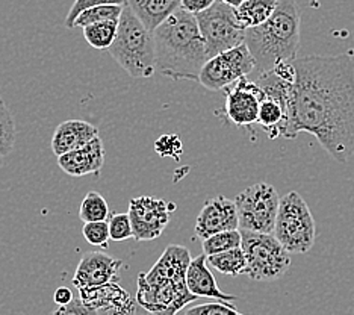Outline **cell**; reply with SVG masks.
<instances>
[{
    "instance_id": "6da1fadb",
    "label": "cell",
    "mask_w": 354,
    "mask_h": 315,
    "mask_svg": "<svg viewBox=\"0 0 354 315\" xmlns=\"http://www.w3.org/2000/svg\"><path fill=\"white\" fill-rule=\"evenodd\" d=\"M295 80L283 138L315 136L337 163L354 155V62L348 55L303 56L292 61Z\"/></svg>"
},
{
    "instance_id": "7a4b0ae2",
    "label": "cell",
    "mask_w": 354,
    "mask_h": 315,
    "mask_svg": "<svg viewBox=\"0 0 354 315\" xmlns=\"http://www.w3.org/2000/svg\"><path fill=\"white\" fill-rule=\"evenodd\" d=\"M156 48V70L174 80H196L209 61L205 38L196 15L176 10L153 32Z\"/></svg>"
},
{
    "instance_id": "3957f363",
    "label": "cell",
    "mask_w": 354,
    "mask_h": 315,
    "mask_svg": "<svg viewBox=\"0 0 354 315\" xmlns=\"http://www.w3.org/2000/svg\"><path fill=\"white\" fill-rule=\"evenodd\" d=\"M187 247L171 244L160 255L149 273L138 274L136 302L153 315H176L188 303L197 300L187 285L191 264Z\"/></svg>"
},
{
    "instance_id": "277c9868",
    "label": "cell",
    "mask_w": 354,
    "mask_h": 315,
    "mask_svg": "<svg viewBox=\"0 0 354 315\" xmlns=\"http://www.w3.org/2000/svg\"><path fill=\"white\" fill-rule=\"evenodd\" d=\"M301 14L295 0H279L274 14L268 21L245 32V44L250 51L256 69L262 75L280 62L297 60L300 46Z\"/></svg>"
},
{
    "instance_id": "5b68a950",
    "label": "cell",
    "mask_w": 354,
    "mask_h": 315,
    "mask_svg": "<svg viewBox=\"0 0 354 315\" xmlns=\"http://www.w3.org/2000/svg\"><path fill=\"white\" fill-rule=\"evenodd\" d=\"M108 52L118 66L132 78L146 79L155 75V37L127 5L118 21L115 42Z\"/></svg>"
},
{
    "instance_id": "8992f818",
    "label": "cell",
    "mask_w": 354,
    "mask_h": 315,
    "mask_svg": "<svg viewBox=\"0 0 354 315\" xmlns=\"http://www.w3.org/2000/svg\"><path fill=\"white\" fill-rule=\"evenodd\" d=\"M289 253L304 255L317 241V224L306 200L297 191L280 199V208L272 232Z\"/></svg>"
},
{
    "instance_id": "52a82bcc",
    "label": "cell",
    "mask_w": 354,
    "mask_h": 315,
    "mask_svg": "<svg viewBox=\"0 0 354 315\" xmlns=\"http://www.w3.org/2000/svg\"><path fill=\"white\" fill-rule=\"evenodd\" d=\"M247 270L245 274L253 280H277L291 267V253L280 244L272 233H256L241 231Z\"/></svg>"
},
{
    "instance_id": "ba28073f",
    "label": "cell",
    "mask_w": 354,
    "mask_h": 315,
    "mask_svg": "<svg viewBox=\"0 0 354 315\" xmlns=\"http://www.w3.org/2000/svg\"><path fill=\"white\" fill-rule=\"evenodd\" d=\"M235 205L239 217V231L272 233L280 208L277 190L267 182H257L241 191Z\"/></svg>"
},
{
    "instance_id": "9c48e42d",
    "label": "cell",
    "mask_w": 354,
    "mask_h": 315,
    "mask_svg": "<svg viewBox=\"0 0 354 315\" xmlns=\"http://www.w3.org/2000/svg\"><path fill=\"white\" fill-rule=\"evenodd\" d=\"M205 38L209 60L245 43L247 29L236 17L235 8L216 2L207 11L196 15Z\"/></svg>"
},
{
    "instance_id": "30bf717a",
    "label": "cell",
    "mask_w": 354,
    "mask_h": 315,
    "mask_svg": "<svg viewBox=\"0 0 354 315\" xmlns=\"http://www.w3.org/2000/svg\"><path fill=\"white\" fill-rule=\"evenodd\" d=\"M254 69L256 64L253 56L244 43L209 60L200 71L198 82L206 90L224 91L230 85L238 82L239 79L248 78Z\"/></svg>"
},
{
    "instance_id": "8fae6325",
    "label": "cell",
    "mask_w": 354,
    "mask_h": 315,
    "mask_svg": "<svg viewBox=\"0 0 354 315\" xmlns=\"http://www.w3.org/2000/svg\"><path fill=\"white\" fill-rule=\"evenodd\" d=\"M174 204H167L162 199L151 196H140L129 201V217H131L133 240L153 241L162 235V232L171 220Z\"/></svg>"
},
{
    "instance_id": "7c38bea8",
    "label": "cell",
    "mask_w": 354,
    "mask_h": 315,
    "mask_svg": "<svg viewBox=\"0 0 354 315\" xmlns=\"http://www.w3.org/2000/svg\"><path fill=\"white\" fill-rule=\"evenodd\" d=\"M226 103L224 112L229 121L235 126H252L257 123L261 102L265 99V93L254 80L243 78L238 82L224 90Z\"/></svg>"
},
{
    "instance_id": "4fadbf2b",
    "label": "cell",
    "mask_w": 354,
    "mask_h": 315,
    "mask_svg": "<svg viewBox=\"0 0 354 315\" xmlns=\"http://www.w3.org/2000/svg\"><path fill=\"white\" fill-rule=\"evenodd\" d=\"M196 235L206 240L216 233L227 231H239V217L235 200L216 196L205 201L196 220Z\"/></svg>"
},
{
    "instance_id": "5bb4252c",
    "label": "cell",
    "mask_w": 354,
    "mask_h": 315,
    "mask_svg": "<svg viewBox=\"0 0 354 315\" xmlns=\"http://www.w3.org/2000/svg\"><path fill=\"white\" fill-rule=\"evenodd\" d=\"M123 261L103 252H88L82 256L73 276L77 289H91L117 282Z\"/></svg>"
},
{
    "instance_id": "9a60e30c",
    "label": "cell",
    "mask_w": 354,
    "mask_h": 315,
    "mask_svg": "<svg viewBox=\"0 0 354 315\" xmlns=\"http://www.w3.org/2000/svg\"><path fill=\"white\" fill-rule=\"evenodd\" d=\"M104 145L99 138L88 143L84 147L67 153V155L58 158V165L64 173L68 176H86L99 173L104 164Z\"/></svg>"
},
{
    "instance_id": "2e32d148",
    "label": "cell",
    "mask_w": 354,
    "mask_h": 315,
    "mask_svg": "<svg viewBox=\"0 0 354 315\" xmlns=\"http://www.w3.org/2000/svg\"><path fill=\"white\" fill-rule=\"evenodd\" d=\"M99 136V129L84 120H67L55 129L52 150L56 158L84 147Z\"/></svg>"
},
{
    "instance_id": "e0dca14e",
    "label": "cell",
    "mask_w": 354,
    "mask_h": 315,
    "mask_svg": "<svg viewBox=\"0 0 354 315\" xmlns=\"http://www.w3.org/2000/svg\"><path fill=\"white\" fill-rule=\"evenodd\" d=\"M187 285L191 294L197 297L215 298L216 302L224 303L236 302L235 296L223 293L220 287L216 285L214 274L209 270V265L206 262V255H200L191 261L187 273Z\"/></svg>"
},
{
    "instance_id": "ac0fdd59",
    "label": "cell",
    "mask_w": 354,
    "mask_h": 315,
    "mask_svg": "<svg viewBox=\"0 0 354 315\" xmlns=\"http://www.w3.org/2000/svg\"><path fill=\"white\" fill-rule=\"evenodd\" d=\"M126 5L144 26L155 32L176 10H179L182 0H127Z\"/></svg>"
},
{
    "instance_id": "d6986e66",
    "label": "cell",
    "mask_w": 354,
    "mask_h": 315,
    "mask_svg": "<svg viewBox=\"0 0 354 315\" xmlns=\"http://www.w3.org/2000/svg\"><path fill=\"white\" fill-rule=\"evenodd\" d=\"M82 302L93 306V308H106V306H120V308L131 309V297L123 288H120L115 282L99 288L79 289Z\"/></svg>"
},
{
    "instance_id": "ffe728a7",
    "label": "cell",
    "mask_w": 354,
    "mask_h": 315,
    "mask_svg": "<svg viewBox=\"0 0 354 315\" xmlns=\"http://www.w3.org/2000/svg\"><path fill=\"white\" fill-rule=\"evenodd\" d=\"M279 0H244L236 8V17L245 29L261 26L271 19L277 8Z\"/></svg>"
},
{
    "instance_id": "44dd1931",
    "label": "cell",
    "mask_w": 354,
    "mask_h": 315,
    "mask_svg": "<svg viewBox=\"0 0 354 315\" xmlns=\"http://www.w3.org/2000/svg\"><path fill=\"white\" fill-rule=\"evenodd\" d=\"M206 262L209 267L223 274H227V276H239V274H245L247 270V260L243 247L220 255L206 256Z\"/></svg>"
},
{
    "instance_id": "7402d4cb",
    "label": "cell",
    "mask_w": 354,
    "mask_h": 315,
    "mask_svg": "<svg viewBox=\"0 0 354 315\" xmlns=\"http://www.w3.org/2000/svg\"><path fill=\"white\" fill-rule=\"evenodd\" d=\"M120 20H109L102 23H94L84 28V38L91 47L97 51H109L114 44Z\"/></svg>"
},
{
    "instance_id": "603a6c76",
    "label": "cell",
    "mask_w": 354,
    "mask_h": 315,
    "mask_svg": "<svg viewBox=\"0 0 354 315\" xmlns=\"http://www.w3.org/2000/svg\"><path fill=\"white\" fill-rule=\"evenodd\" d=\"M111 217V211L108 201L104 200L100 192L90 191L86 192L82 204L79 209V218L84 223H97V222H108Z\"/></svg>"
},
{
    "instance_id": "cb8c5ba5",
    "label": "cell",
    "mask_w": 354,
    "mask_h": 315,
    "mask_svg": "<svg viewBox=\"0 0 354 315\" xmlns=\"http://www.w3.org/2000/svg\"><path fill=\"white\" fill-rule=\"evenodd\" d=\"M17 140V127L11 109L0 97V156H8L12 152Z\"/></svg>"
},
{
    "instance_id": "d4e9b609",
    "label": "cell",
    "mask_w": 354,
    "mask_h": 315,
    "mask_svg": "<svg viewBox=\"0 0 354 315\" xmlns=\"http://www.w3.org/2000/svg\"><path fill=\"white\" fill-rule=\"evenodd\" d=\"M241 244H243L241 231H227L203 240L202 249H203V255L212 256V255L229 252V250H233V249H239Z\"/></svg>"
},
{
    "instance_id": "484cf974",
    "label": "cell",
    "mask_w": 354,
    "mask_h": 315,
    "mask_svg": "<svg viewBox=\"0 0 354 315\" xmlns=\"http://www.w3.org/2000/svg\"><path fill=\"white\" fill-rule=\"evenodd\" d=\"M123 11H124V6H120V5L95 6V8H91V10H86L80 14L76 19L73 28H86L94 23L120 20Z\"/></svg>"
},
{
    "instance_id": "4316f807",
    "label": "cell",
    "mask_w": 354,
    "mask_h": 315,
    "mask_svg": "<svg viewBox=\"0 0 354 315\" xmlns=\"http://www.w3.org/2000/svg\"><path fill=\"white\" fill-rule=\"evenodd\" d=\"M109 235L111 240L115 242H123L129 238H133V231H132V223L129 214H111L109 220Z\"/></svg>"
},
{
    "instance_id": "83f0119b",
    "label": "cell",
    "mask_w": 354,
    "mask_h": 315,
    "mask_svg": "<svg viewBox=\"0 0 354 315\" xmlns=\"http://www.w3.org/2000/svg\"><path fill=\"white\" fill-rule=\"evenodd\" d=\"M84 238L90 242L91 246L106 249L109 244V226L108 222H97V223H85L82 228Z\"/></svg>"
},
{
    "instance_id": "f1b7e54d",
    "label": "cell",
    "mask_w": 354,
    "mask_h": 315,
    "mask_svg": "<svg viewBox=\"0 0 354 315\" xmlns=\"http://www.w3.org/2000/svg\"><path fill=\"white\" fill-rule=\"evenodd\" d=\"M127 0H75V3L71 5L70 11L66 17V26L67 28H73L75 21L79 17L80 14L86 10H91V8L95 6H103V5H120V6H126Z\"/></svg>"
},
{
    "instance_id": "f546056e",
    "label": "cell",
    "mask_w": 354,
    "mask_h": 315,
    "mask_svg": "<svg viewBox=\"0 0 354 315\" xmlns=\"http://www.w3.org/2000/svg\"><path fill=\"white\" fill-rule=\"evenodd\" d=\"M185 315H245L236 311L235 305L224 303V302H214V303H203L191 306Z\"/></svg>"
},
{
    "instance_id": "4dcf8cb0",
    "label": "cell",
    "mask_w": 354,
    "mask_h": 315,
    "mask_svg": "<svg viewBox=\"0 0 354 315\" xmlns=\"http://www.w3.org/2000/svg\"><path fill=\"white\" fill-rule=\"evenodd\" d=\"M155 150L162 158H173L179 159V156L183 153L182 140L174 134H168L159 136L155 143Z\"/></svg>"
},
{
    "instance_id": "1f68e13d",
    "label": "cell",
    "mask_w": 354,
    "mask_h": 315,
    "mask_svg": "<svg viewBox=\"0 0 354 315\" xmlns=\"http://www.w3.org/2000/svg\"><path fill=\"white\" fill-rule=\"evenodd\" d=\"M52 315H99L97 309L82 302V298H73L71 303L58 306Z\"/></svg>"
},
{
    "instance_id": "d6a6232c",
    "label": "cell",
    "mask_w": 354,
    "mask_h": 315,
    "mask_svg": "<svg viewBox=\"0 0 354 315\" xmlns=\"http://www.w3.org/2000/svg\"><path fill=\"white\" fill-rule=\"evenodd\" d=\"M215 2L216 0H182L180 8L192 15H198L207 11Z\"/></svg>"
},
{
    "instance_id": "836d02e7",
    "label": "cell",
    "mask_w": 354,
    "mask_h": 315,
    "mask_svg": "<svg viewBox=\"0 0 354 315\" xmlns=\"http://www.w3.org/2000/svg\"><path fill=\"white\" fill-rule=\"evenodd\" d=\"M73 298H75L73 293H71V289L67 287H59L55 291V296H53V300L58 306L68 305V303H71Z\"/></svg>"
},
{
    "instance_id": "e575fe53",
    "label": "cell",
    "mask_w": 354,
    "mask_h": 315,
    "mask_svg": "<svg viewBox=\"0 0 354 315\" xmlns=\"http://www.w3.org/2000/svg\"><path fill=\"white\" fill-rule=\"evenodd\" d=\"M220 2H223V3H226V5H229V6H232V8H236L238 6H241V3L244 2V0H220Z\"/></svg>"
},
{
    "instance_id": "d590c367",
    "label": "cell",
    "mask_w": 354,
    "mask_h": 315,
    "mask_svg": "<svg viewBox=\"0 0 354 315\" xmlns=\"http://www.w3.org/2000/svg\"><path fill=\"white\" fill-rule=\"evenodd\" d=\"M3 167V156H0V168Z\"/></svg>"
}]
</instances>
